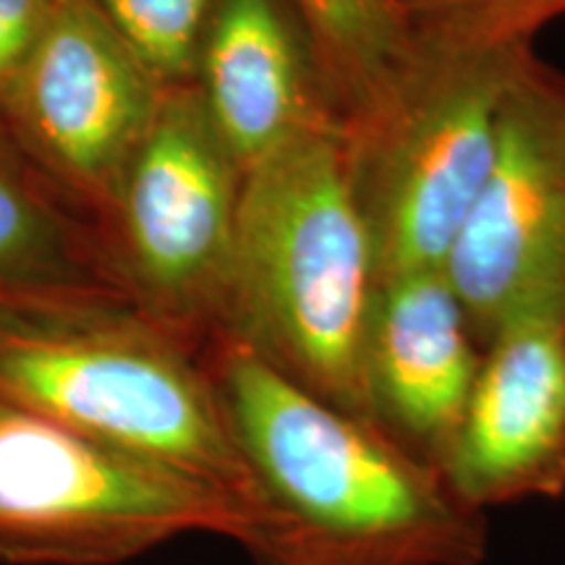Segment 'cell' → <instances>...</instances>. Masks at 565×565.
<instances>
[{
	"label": "cell",
	"instance_id": "9a60e30c",
	"mask_svg": "<svg viewBox=\"0 0 565 565\" xmlns=\"http://www.w3.org/2000/svg\"><path fill=\"white\" fill-rule=\"evenodd\" d=\"M422 30L484 42H532L542 24L565 13V0H401Z\"/></svg>",
	"mask_w": 565,
	"mask_h": 565
},
{
	"label": "cell",
	"instance_id": "6da1fadb",
	"mask_svg": "<svg viewBox=\"0 0 565 565\" xmlns=\"http://www.w3.org/2000/svg\"><path fill=\"white\" fill-rule=\"evenodd\" d=\"M204 359L252 479L254 565L484 563V515L440 471L244 345L215 341Z\"/></svg>",
	"mask_w": 565,
	"mask_h": 565
},
{
	"label": "cell",
	"instance_id": "2e32d148",
	"mask_svg": "<svg viewBox=\"0 0 565 565\" xmlns=\"http://www.w3.org/2000/svg\"><path fill=\"white\" fill-rule=\"evenodd\" d=\"M68 0H0V134L38 47Z\"/></svg>",
	"mask_w": 565,
	"mask_h": 565
},
{
	"label": "cell",
	"instance_id": "5bb4252c",
	"mask_svg": "<svg viewBox=\"0 0 565 565\" xmlns=\"http://www.w3.org/2000/svg\"><path fill=\"white\" fill-rule=\"evenodd\" d=\"M162 89L192 87L217 0H92Z\"/></svg>",
	"mask_w": 565,
	"mask_h": 565
},
{
	"label": "cell",
	"instance_id": "5b68a950",
	"mask_svg": "<svg viewBox=\"0 0 565 565\" xmlns=\"http://www.w3.org/2000/svg\"><path fill=\"white\" fill-rule=\"evenodd\" d=\"M249 513L202 479L0 404V563L121 565L183 534L242 545Z\"/></svg>",
	"mask_w": 565,
	"mask_h": 565
},
{
	"label": "cell",
	"instance_id": "8992f818",
	"mask_svg": "<svg viewBox=\"0 0 565 565\" xmlns=\"http://www.w3.org/2000/svg\"><path fill=\"white\" fill-rule=\"evenodd\" d=\"M242 189L194 84L168 89L100 231L126 296L202 353L221 333Z\"/></svg>",
	"mask_w": 565,
	"mask_h": 565
},
{
	"label": "cell",
	"instance_id": "8fae6325",
	"mask_svg": "<svg viewBox=\"0 0 565 565\" xmlns=\"http://www.w3.org/2000/svg\"><path fill=\"white\" fill-rule=\"evenodd\" d=\"M194 87L244 173L343 116L291 0H217Z\"/></svg>",
	"mask_w": 565,
	"mask_h": 565
},
{
	"label": "cell",
	"instance_id": "7a4b0ae2",
	"mask_svg": "<svg viewBox=\"0 0 565 565\" xmlns=\"http://www.w3.org/2000/svg\"><path fill=\"white\" fill-rule=\"evenodd\" d=\"M372 291L345 126L299 134L244 173L215 341L244 345L301 391L372 424L364 391Z\"/></svg>",
	"mask_w": 565,
	"mask_h": 565
},
{
	"label": "cell",
	"instance_id": "7c38bea8",
	"mask_svg": "<svg viewBox=\"0 0 565 565\" xmlns=\"http://www.w3.org/2000/svg\"><path fill=\"white\" fill-rule=\"evenodd\" d=\"M45 296L126 291L100 231L63 202L0 134V299Z\"/></svg>",
	"mask_w": 565,
	"mask_h": 565
},
{
	"label": "cell",
	"instance_id": "30bf717a",
	"mask_svg": "<svg viewBox=\"0 0 565 565\" xmlns=\"http://www.w3.org/2000/svg\"><path fill=\"white\" fill-rule=\"evenodd\" d=\"M443 477L479 513L565 492L563 324H515L484 345Z\"/></svg>",
	"mask_w": 565,
	"mask_h": 565
},
{
	"label": "cell",
	"instance_id": "52a82bcc",
	"mask_svg": "<svg viewBox=\"0 0 565 565\" xmlns=\"http://www.w3.org/2000/svg\"><path fill=\"white\" fill-rule=\"evenodd\" d=\"M479 345L565 328V79L529 51L500 105L487 175L443 265Z\"/></svg>",
	"mask_w": 565,
	"mask_h": 565
},
{
	"label": "cell",
	"instance_id": "4fadbf2b",
	"mask_svg": "<svg viewBox=\"0 0 565 565\" xmlns=\"http://www.w3.org/2000/svg\"><path fill=\"white\" fill-rule=\"evenodd\" d=\"M307 26L343 124L385 97L414 47L401 0H291Z\"/></svg>",
	"mask_w": 565,
	"mask_h": 565
},
{
	"label": "cell",
	"instance_id": "ba28073f",
	"mask_svg": "<svg viewBox=\"0 0 565 565\" xmlns=\"http://www.w3.org/2000/svg\"><path fill=\"white\" fill-rule=\"evenodd\" d=\"M162 97L100 9L68 0L21 76L3 134L63 202L103 231Z\"/></svg>",
	"mask_w": 565,
	"mask_h": 565
},
{
	"label": "cell",
	"instance_id": "9c48e42d",
	"mask_svg": "<svg viewBox=\"0 0 565 565\" xmlns=\"http://www.w3.org/2000/svg\"><path fill=\"white\" fill-rule=\"evenodd\" d=\"M482 353L445 270L374 280L364 335L372 424L443 475Z\"/></svg>",
	"mask_w": 565,
	"mask_h": 565
},
{
	"label": "cell",
	"instance_id": "277c9868",
	"mask_svg": "<svg viewBox=\"0 0 565 565\" xmlns=\"http://www.w3.org/2000/svg\"><path fill=\"white\" fill-rule=\"evenodd\" d=\"M532 42H484L414 26L385 97L345 124L351 186L374 280L443 270L498 137L500 105Z\"/></svg>",
	"mask_w": 565,
	"mask_h": 565
},
{
	"label": "cell",
	"instance_id": "3957f363",
	"mask_svg": "<svg viewBox=\"0 0 565 565\" xmlns=\"http://www.w3.org/2000/svg\"><path fill=\"white\" fill-rule=\"evenodd\" d=\"M0 404L186 471L252 513L207 359L126 296L0 299Z\"/></svg>",
	"mask_w": 565,
	"mask_h": 565
}]
</instances>
